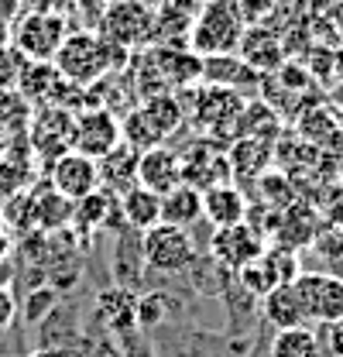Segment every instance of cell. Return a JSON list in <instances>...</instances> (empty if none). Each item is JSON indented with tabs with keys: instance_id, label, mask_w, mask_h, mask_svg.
<instances>
[{
	"instance_id": "cell-1",
	"label": "cell",
	"mask_w": 343,
	"mask_h": 357,
	"mask_svg": "<svg viewBox=\"0 0 343 357\" xmlns=\"http://www.w3.org/2000/svg\"><path fill=\"white\" fill-rule=\"evenodd\" d=\"M110 55H117L124 62L128 52L110 48L96 31L83 28V31H69L66 35V42L59 45V52L52 59V66L59 69V76L66 83L86 89V86H96L100 79H107V73L114 69V59Z\"/></svg>"
},
{
	"instance_id": "cell-2",
	"label": "cell",
	"mask_w": 343,
	"mask_h": 357,
	"mask_svg": "<svg viewBox=\"0 0 343 357\" xmlns=\"http://www.w3.org/2000/svg\"><path fill=\"white\" fill-rule=\"evenodd\" d=\"M182 124H185V110H182L178 96L175 93H151L137 107H130L128 117L121 121V141L141 155V151L162 144L165 137H172Z\"/></svg>"
},
{
	"instance_id": "cell-3",
	"label": "cell",
	"mask_w": 343,
	"mask_h": 357,
	"mask_svg": "<svg viewBox=\"0 0 343 357\" xmlns=\"http://www.w3.org/2000/svg\"><path fill=\"white\" fill-rule=\"evenodd\" d=\"M244 35V24L237 17V7L234 0H220V3H203V10L192 17V28H189V48L196 55H227V52H237Z\"/></svg>"
},
{
	"instance_id": "cell-4",
	"label": "cell",
	"mask_w": 343,
	"mask_h": 357,
	"mask_svg": "<svg viewBox=\"0 0 343 357\" xmlns=\"http://www.w3.org/2000/svg\"><path fill=\"white\" fill-rule=\"evenodd\" d=\"M69 35V21L66 14H52V10H21L10 21V45L31 59V62H52L59 45Z\"/></svg>"
},
{
	"instance_id": "cell-5",
	"label": "cell",
	"mask_w": 343,
	"mask_h": 357,
	"mask_svg": "<svg viewBox=\"0 0 343 357\" xmlns=\"http://www.w3.org/2000/svg\"><path fill=\"white\" fill-rule=\"evenodd\" d=\"M155 10L141 7L137 0H110L96 17V35L117 52H134L141 42L151 38Z\"/></svg>"
},
{
	"instance_id": "cell-6",
	"label": "cell",
	"mask_w": 343,
	"mask_h": 357,
	"mask_svg": "<svg viewBox=\"0 0 343 357\" xmlns=\"http://www.w3.org/2000/svg\"><path fill=\"white\" fill-rule=\"evenodd\" d=\"M244 96L234 86H210V83H199L196 89V128L206 134V141L213 144L216 134H227V137H237L241 134V114H244Z\"/></svg>"
},
{
	"instance_id": "cell-7",
	"label": "cell",
	"mask_w": 343,
	"mask_h": 357,
	"mask_svg": "<svg viewBox=\"0 0 343 357\" xmlns=\"http://www.w3.org/2000/svg\"><path fill=\"white\" fill-rule=\"evenodd\" d=\"M73 131H76V114L66 107H38L28 121V148L35 158H42L45 165H52L55 158H62L66 151H73Z\"/></svg>"
},
{
	"instance_id": "cell-8",
	"label": "cell",
	"mask_w": 343,
	"mask_h": 357,
	"mask_svg": "<svg viewBox=\"0 0 343 357\" xmlns=\"http://www.w3.org/2000/svg\"><path fill=\"white\" fill-rule=\"evenodd\" d=\"M141 251H144V261L162 275H175V271H182L196 261L192 234L185 227H172V223L148 227L144 237H141Z\"/></svg>"
},
{
	"instance_id": "cell-9",
	"label": "cell",
	"mask_w": 343,
	"mask_h": 357,
	"mask_svg": "<svg viewBox=\"0 0 343 357\" xmlns=\"http://www.w3.org/2000/svg\"><path fill=\"white\" fill-rule=\"evenodd\" d=\"M296 292L302 299V310L309 323H337L343 316V278L330 271H299L296 275Z\"/></svg>"
},
{
	"instance_id": "cell-10",
	"label": "cell",
	"mask_w": 343,
	"mask_h": 357,
	"mask_svg": "<svg viewBox=\"0 0 343 357\" xmlns=\"http://www.w3.org/2000/svg\"><path fill=\"white\" fill-rule=\"evenodd\" d=\"M121 144V121L107 107H89L76 114V131H73V151L100 162Z\"/></svg>"
},
{
	"instance_id": "cell-11",
	"label": "cell",
	"mask_w": 343,
	"mask_h": 357,
	"mask_svg": "<svg viewBox=\"0 0 343 357\" xmlns=\"http://www.w3.org/2000/svg\"><path fill=\"white\" fill-rule=\"evenodd\" d=\"M48 185L69 199V203H79L89 192L100 189V165L93 158H86L79 151H66L62 158H55L48 165Z\"/></svg>"
},
{
	"instance_id": "cell-12",
	"label": "cell",
	"mask_w": 343,
	"mask_h": 357,
	"mask_svg": "<svg viewBox=\"0 0 343 357\" xmlns=\"http://www.w3.org/2000/svg\"><path fill=\"white\" fill-rule=\"evenodd\" d=\"M264 251V237L247 223H234V227H216L210 237V255L213 261H220L230 271H241L244 265H251L261 258Z\"/></svg>"
},
{
	"instance_id": "cell-13",
	"label": "cell",
	"mask_w": 343,
	"mask_h": 357,
	"mask_svg": "<svg viewBox=\"0 0 343 357\" xmlns=\"http://www.w3.org/2000/svg\"><path fill=\"white\" fill-rule=\"evenodd\" d=\"M178 165H182V182L192 185V189H199V192L216 185V182H230V162H227V155L216 144H210L206 137L196 141V144H189L178 155Z\"/></svg>"
},
{
	"instance_id": "cell-14",
	"label": "cell",
	"mask_w": 343,
	"mask_h": 357,
	"mask_svg": "<svg viewBox=\"0 0 343 357\" xmlns=\"http://www.w3.org/2000/svg\"><path fill=\"white\" fill-rule=\"evenodd\" d=\"M237 55L241 62L257 73V76H271L282 62H285V52H282V35L268 24L261 28H244L241 35V45H237Z\"/></svg>"
},
{
	"instance_id": "cell-15",
	"label": "cell",
	"mask_w": 343,
	"mask_h": 357,
	"mask_svg": "<svg viewBox=\"0 0 343 357\" xmlns=\"http://www.w3.org/2000/svg\"><path fill=\"white\" fill-rule=\"evenodd\" d=\"M182 182V165H178V151H172L165 144H155L148 151L137 155V185L165 196Z\"/></svg>"
},
{
	"instance_id": "cell-16",
	"label": "cell",
	"mask_w": 343,
	"mask_h": 357,
	"mask_svg": "<svg viewBox=\"0 0 343 357\" xmlns=\"http://www.w3.org/2000/svg\"><path fill=\"white\" fill-rule=\"evenodd\" d=\"M247 196L244 189L230 178V182H216L210 189H203V220H210L213 227H234L244 223L247 217Z\"/></svg>"
},
{
	"instance_id": "cell-17",
	"label": "cell",
	"mask_w": 343,
	"mask_h": 357,
	"mask_svg": "<svg viewBox=\"0 0 343 357\" xmlns=\"http://www.w3.org/2000/svg\"><path fill=\"white\" fill-rule=\"evenodd\" d=\"M31 158L28 141H0V196H17L31 182Z\"/></svg>"
},
{
	"instance_id": "cell-18",
	"label": "cell",
	"mask_w": 343,
	"mask_h": 357,
	"mask_svg": "<svg viewBox=\"0 0 343 357\" xmlns=\"http://www.w3.org/2000/svg\"><path fill=\"white\" fill-rule=\"evenodd\" d=\"M96 165H100V189L103 192H128L130 185H137V151L124 141L110 155H103Z\"/></svg>"
},
{
	"instance_id": "cell-19",
	"label": "cell",
	"mask_w": 343,
	"mask_h": 357,
	"mask_svg": "<svg viewBox=\"0 0 343 357\" xmlns=\"http://www.w3.org/2000/svg\"><path fill=\"white\" fill-rule=\"evenodd\" d=\"M261 303H264V319H268L275 330H289V326H305V323H309V319H305V310H302L299 292H296L292 282L275 285Z\"/></svg>"
},
{
	"instance_id": "cell-20",
	"label": "cell",
	"mask_w": 343,
	"mask_h": 357,
	"mask_svg": "<svg viewBox=\"0 0 343 357\" xmlns=\"http://www.w3.org/2000/svg\"><path fill=\"white\" fill-rule=\"evenodd\" d=\"M271 144L268 137H237L227 162H230V178L234 176H247V178H257L261 172H268L271 165Z\"/></svg>"
},
{
	"instance_id": "cell-21",
	"label": "cell",
	"mask_w": 343,
	"mask_h": 357,
	"mask_svg": "<svg viewBox=\"0 0 343 357\" xmlns=\"http://www.w3.org/2000/svg\"><path fill=\"white\" fill-rule=\"evenodd\" d=\"M196 220H203V192L178 182L172 192L162 196V223H172V227H192Z\"/></svg>"
},
{
	"instance_id": "cell-22",
	"label": "cell",
	"mask_w": 343,
	"mask_h": 357,
	"mask_svg": "<svg viewBox=\"0 0 343 357\" xmlns=\"http://www.w3.org/2000/svg\"><path fill=\"white\" fill-rule=\"evenodd\" d=\"M121 213H124L128 227L144 234L148 227L162 223V196L144 185H130L128 192H121Z\"/></svg>"
},
{
	"instance_id": "cell-23",
	"label": "cell",
	"mask_w": 343,
	"mask_h": 357,
	"mask_svg": "<svg viewBox=\"0 0 343 357\" xmlns=\"http://www.w3.org/2000/svg\"><path fill=\"white\" fill-rule=\"evenodd\" d=\"M268 357H319V337L305 326H289V330H275Z\"/></svg>"
},
{
	"instance_id": "cell-24",
	"label": "cell",
	"mask_w": 343,
	"mask_h": 357,
	"mask_svg": "<svg viewBox=\"0 0 343 357\" xmlns=\"http://www.w3.org/2000/svg\"><path fill=\"white\" fill-rule=\"evenodd\" d=\"M244 76H257V73H251V69L241 62L237 52L206 55V59H203V83H210V86H234L237 89L244 83Z\"/></svg>"
},
{
	"instance_id": "cell-25",
	"label": "cell",
	"mask_w": 343,
	"mask_h": 357,
	"mask_svg": "<svg viewBox=\"0 0 343 357\" xmlns=\"http://www.w3.org/2000/svg\"><path fill=\"white\" fill-rule=\"evenodd\" d=\"M257 265L264 268L271 289H275V285H285V282H296V275L302 271L296 248H285V244H264Z\"/></svg>"
},
{
	"instance_id": "cell-26",
	"label": "cell",
	"mask_w": 343,
	"mask_h": 357,
	"mask_svg": "<svg viewBox=\"0 0 343 357\" xmlns=\"http://www.w3.org/2000/svg\"><path fill=\"white\" fill-rule=\"evenodd\" d=\"M257 189H261L264 206H271V210H278V213L296 203V185H292V178L285 176V172H275V169L261 172V176H257Z\"/></svg>"
},
{
	"instance_id": "cell-27",
	"label": "cell",
	"mask_w": 343,
	"mask_h": 357,
	"mask_svg": "<svg viewBox=\"0 0 343 357\" xmlns=\"http://www.w3.org/2000/svg\"><path fill=\"white\" fill-rule=\"evenodd\" d=\"M234 7H237V17H241L244 28H261V24L271 28L278 0H234Z\"/></svg>"
},
{
	"instance_id": "cell-28",
	"label": "cell",
	"mask_w": 343,
	"mask_h": 357,
	"mask_svg": "<svg viewBox=\"0 0 343 357\" xmlns=\"http://www.w3.org/2000/svg\"><path fill=\"white\" fill-rule=\"evenodd\" d=\"M24 62H28V59H24L14 45H7V48L0 52V89H14L17 86V76H21Z\"/></svg>"
},
{
	"instance_id": "cell-29",
	"label": "cell",
	"mask_w": 343,
	"mask_h": 357,
	"mask_svg": "<svg viewBox=\"0 0 343 357\" xmlns=\"http://www.w3.org/2000/svg\"><path fill=\"white\" fill-rule=\"evenodd\" d=\"M14 319H17V299H14V292H10L7 285H0V333H3Z\"/></svg>"
},
{
	"instance_id": "cell-30",
	"label": "cell",
	"mask_w": 343,
	"mask_h": 357,
	"mask_svg": "<svg viewBox=\"0 0 343 357\" xmlns=\"http://www.w3.org/2000/svg\"><path fill=\"white\" fill-rule=\"evenodd\" d=\"M110 0H69V7H76V10H83L89 21H96L100 14H103V7H107Z\"/></svg>"
},
{
	"instance_id": "cell-31",
	"label": "cell",
	"mask_w": 343,
	"mask_h": 357,
	"mask_svg": "<svg viewBox=\"0 0 343 357\" xmlns=\"http://www.w3.org/2000/svg\"><path fill=\"white\" fill-rule=\"evenodd\" d=\"M326 330H330V354L343 357V316L337 319V323H330Z\"/></svg>"
},
{
	"instance_id": "cell-32",
	"label": "cell",
	"mask_w": 343,
	"mask_h": 357,
	"mask_svg": "<svg viewBox=\"0 0 343 357\" xmlns=\"http://www.w3.org/2000/svg\"><path fill=\"white\" fill-rule=\"evenodd\" d=\"M17 14H21V0H0V21L10 24Z\"/></svg>"
},
{
	"instance_id": "cell-33",
	"label": "cell",
	"mask_w": 343,
	"mask_h": 357,
	"mask_svg": "<svg viewBox=\"0 0 343 357\" xmlns=\"http://www.w3.org/2000/svg\"><path fill=\"white\" fill-rule=\"evenodd\" d=\"M7 255H10V237H7V230H3V217H0V265L7 261Z\"/></svg>"
},
{
	"instance_id": "cell-34",
	"label": "cell",
	"mask_w": 343,
	"mask_h": 357,
	"mask_svg": "<svg viewBox=\"0 0 343 357\" xmlns=\"http://www.w3.org/2000/svg\"><path fill=\"white\" fill-rule=\"evenodd\" d=\"M28 357H69V351H62V347H42V351H31Z\"/></svg>"
},
{
	"instance_id": "cell-35",
	"label": "cell",
	"mask_w": 343,
	"mask_h": 357,
	"mask_svg": "<svg viewBox=\"0 0 343 357\" xmlns=\"http://www.w3.org/2000/svg\"><path fill=\"white\" fill-rule=\"evenodd\" d=\"M7 45H10V24H7V21H0V52H3Z\"/></svg>"
},
{
	"instance_id": "cell-36",
	"label": "cell",
	"mask_w": 343,
	"mask_h": 357,
	"mask_svg": "<svg viewBox=\"0 0 343 357\" xmlns=\"http://www.w3.org/2000/svg\"><path fill=\"white\" fill-rule=\"evenodd\" d=\"M333 28H337V38H340V45H343V7L337 10V17H333Z\"/></svg>"
},
{
	"instance_id": "cell-37",
	"label": "cell",
	"mask_w": 343,
	"mask_h": 357,
	"mask_svg": "<svg viewBox=\"0 0 343 357\" xmlns=\"http://www.w3.org/2000/svg\"><path fill=\"white\" fill-rule=\"evenodd\" d=\"M137 3H141V7H148V10H158L165 0H137Z\"/></svg>"
},
{
	"instance_id": "cell-38",
	"label": "cell",
	"mask_w": 343,
	"mask_h": 357,
	"mask_svg": "<svg viewBox=\"0 0 343 357\" xmlns=\"http://www.w3.org/2000/svg\"><path fill=\"white\" fill-rule=\"evenodd\" d=\"M337 66H340V83H343V45L337 48Z\"/></svg>"
},
{
	"instance_id": "cell-39",
	"label": "cell",
	"mask_w": 343,
	"mask_h": 357,
	"mask_svg": "<svg viewBox=\"0 0 343 357\" xmlns=\"http://www.w3.org/2000/svg\"><path fill=\"white\" fill-rule=\"evenodd\" d=\"M199 3H220V0H199Z\"/></svg>"
},
{
	"instance_id": "cell-40",
	"label": "cell",
	"mask_w": 343,
	"mask_h": 357,
	"mask_svg": "<svg viewBox=\"0 0 343 357\" xmlns=\"http://www.w3.org/2000/svg\"><path fill=\"white\" fill-rule=\"evenodd\" d=\"M337 3H340V7H343V0H337Z\"/></svg>"
}]
</instances>
